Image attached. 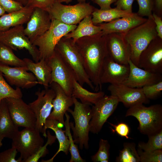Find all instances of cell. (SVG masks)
<instances>
[{"instance_id":"6da1fadb","label":"cell","mask_w":162,"mask_h":162,"mask_svg":"<svg viewBox=\"0 0 162 162\" xmlns=\"http://www.w3.org/2000/svg\"><path fill=\"white\" fill-rule=\"evenodd\" d=\"M74 43L82 56L85 70L94 90L101 91L100 76L104 61L108 55L105 35L101 32L83 37Z\"/></svg>"},{"instance_id":"7a4b0ae2","label":"cell","mask_w":162,"mask_h":162,"mask_svg":"<svg viewBox=\"0 0 162 162\" xmlns=\"http://www.w3.org/2000/svg\"><path fill=\"white\" fill-rule=\"evenodd\" d=\"M122 34L130 49V60L138 67L140 54L158 36L152 15L148 17L144 22Z\"/></svg>"},{"instance_id":"3957f363","label":"cell","mask_w":162,"mask_h":162,"mask_svg":"<svg viewBox=\"0 0 162 162\" xmlns=\"http://www.w3.org/2000/svg\"><path fill=\"white\" fill-rule=\"evenodd\" d=\"M55 49L60 54L78 82L82 86L86 84L94 90V86L85 70L82 56L73 40L63 37Z\"/></svg>"},{"instance_id":"277c9868","label":"cell","mask_w":162,"mask_h":162,"mask_svg":"<svg viewBox=\"0 0 162 162\" xmlns=\"http://www.w3.org/2000/svg\"><path fill=\"white\" fill-rule=\"evenodd\" d=\"M131 116L138 120V129L142 134L148 136L162 130V106L156 104L146 107L143 104L129 108L125 116Z\"/></svg>"},{"instance_id":"5b68a950","label":"cell","mask_w":162,"mask_h":162,"mask_svg":"<svg viewBox=\"0 0 162 162\" xmlns=\"http://www.w3.org/2000/svg\"><path fill=\"white\" fill-rule=\"evenodd\" d=\"M74 105V110L69 108L70 112L74 119L75 125L70 122V126L73 132L72 136L75 143L78 144L80 149L89 148V133L90 122L92 118L91 105L82 104L73 97Z\"/></svg>"},{"instance_id":"8992f818","label":"cell","mask_w":162,"mask_h":162,"mask_svg":"<svg viewBox=\"0 0 162 162\" xmlns=\"http://www.w3.org/2000/svg\"><path fill=\"white\" fill-rule=\"evenodd\" d=\"M76 25H68L52 19L50 26L43 34L32 43L39 51L40 60L47 59L52 54L61 39L77 27Z\"/></svg>"},{"instance_id":"52a82bcc","label":"cell","mask_w":162,"mask_h":162,"mask_svg":"<svg viewBox=\"0 0 162 162\" xmlns=\"http://www.w3.org/2000/svg\"><path fill=\"white\" fill-rule=\"evenodd\" d=\"M94 7L85 2L74 5H64L56 2L47 11L51 18L68 25H76L86 17L91 15Z\"/></svg>"},{"instance_id":"ba28073f","label":"cell","mask_w":162,"mask_h":162,"mask_svg":"<svg viewBox=\"0 0 162 162\" xmlns=\"http://www.w3.org/2000/svg\"><path fill=\"white\" fill-rule=\"evenodd\" d=\"M40 133L35 128H25L12 139V147L20 153L23 162L43 145L44 140Z\"/></svg>"},{"instance_id":"9c48e42d","label":"cell","mask_w":162,"mask_h":162,"mask_svg":"<svg viewBox=\"0 0 162 162\" xmlns=\"http://www.w3.org/2000/svg\"><path fill=\"white\" fill-rule=\"evenodd\" d=\"M24 29L23 25H21L0 32V43L14 50L26 49L33 60L35 62H38L40 60L38 49L25 35Z\"/></svg>"},{"instance_id":"30bf717a","label":"cell","mask_w":162,"mask_h":162,"mask_svg":"<svg viewBox=\"0 0 162 162\" xmlns=\"http://www.w3.org/2000/svg\"><path fill=\"white\" fill-rule=\"evenodd\" d=\"M46 60L52 70L51 82L57 83L67 95L72 96L73 82L76 79L60 54L55 49L52 54Z\"/></svg>"},{"instance_id":"8fae6325","label":"cell","mask_w":162,"mask_h":162,"mask_svg":"<svg viewBox=\"0 0 162 162\" xmlns=\"http://www.w3.org/2000/svg\"><path fill=\"white\" fill-rule=\"evenodd\" d=\"M119 101L115 96H104L91 108L92 116L90 122V132L98 134L104 124L116 108Z\"/></svg>"},{"instance_id":"7c38bea8","label":"cell","mask_w":162,"mask_h":162,"mask_svg":"<svg viewBox=\"0 0 162 162\" xmlns=\"http://www.w3.org/2000/svg\"><path fill=\"white\" fill-rule=\"evenodd\" d=\"M36 100L28 105L34 113L36 118L35 128L43 133L44 124L53 108L52 101L56 96L54 91L52 88L37 91Z\"/></svg>"},{"instance_id":"4fadbf2b","label":"cell","mask_w":162,"mask_h":162,"mask_svg":"<svg viewBox=\"0 0 162 162\" xmlns=\"http://www.w3.org/2000/svg\"><path fill=\"white\" fill-rule=\"evenodd\" d=\"M10 117L17 127L35 128L36 118L28 104L22 98L5 99Z\"/></svg>"},{"instance_id":"5bb4252c","label":"cell","mask_w":162,"mask_h":162,"mask_svg":"<svg viewBox=\"0 0 162 162\" xmlns=\"http://www.w3.org/2000/svg\"><path fill=\"white\" fill-rule=\"evenodd\" d=\"M138 67L162 74V39L157 36L140 54Z\"/></svg>"},{"instance_id":"9a60e30c","label":"cell","mask_w":162,"mask_h":162,"mask_svg":"<svg viewBox=\"0 0 162 162\" xmlns=\"http://www.w3.org/2000/svg\"><path fill=\"white\" fill-rule=\"evenodd\" d=\"M108 90L111 95L116 97L119 102L130 108L136 105L147 104L149 99L144 94L142 88L130 87L123 84H110Z\"/></svg>"},{"instance_id":"2e32d148","label":"cell","mask_w":162,"mask_h":162,"mask_svg":"<svg viewBox=\"0 0 162 162\" xmlns=\"http://www.w3.org/2000/svg\"><path fill=\"white\" fill-rule=\"evenodd\" d=\"M27 71L26 67H11L0 62V71L10 85L16 87L28 88L38 84L34 75Z\"/></svg>"},{"instance_id":"e0dca14e","label":"cell","mask_w":162,"mask_h":162,"mask_svg":"<svg viewBox=\"0 0 162 162\" xmlns=\"http://www.w3.org/2000/svg\"><path fill=\"white\" fill-rule=\"evenodd\" d=\"M51 23V19L47 11L39 8H34L24 29V33L32 44L48 29Z\"/></svg>"},{"instance_id":"ac0fdd59","label":"cell","mask_w":162,"mask_h":162,"mask_svg":"<svg viewBox=\"0 0 162 162\" xmlns=\"http://www.w3.org/2000/svg\"><path fill=\"white\" fill-rule=\"evenodd\" d=\"M105 36L109 56L117 63L128 64L130 60V50L122 34L114 32Z\"/></svg>"},{"instance_id":"d6986e66","label":"cell","mask_w":162,"mask_h":162,"mask_svg":"<svg viewBox=\"0 0 162 162\" xmlns=\"http://www.w3.org/2000/svg\"><path fill=\"white\" fill-rule=\"evenodd\" d=\"M129 64H122L114 61L109 55L104 61L100 78V83L122 84L129 73Z\"/></svg>"},{"instance_id":"ffe728a7","label":"cell","mask_w":162,"mask_h":162,"mask_svg":"<svg viewBox=\"0 0 162 162\" xmlns=\"http://www.w3.org/2000/svg\"><path fill=\"white\" fill-rule=\"evenodd\" d=\"M129 75L122 84L136 88L152 85L162 80V74L149 71L134 64L130 60Z\"/></svg>"},{"instance_id":"44dd1931","label":"cell","mask_w":162,"mask_h":162,"mask_svg":"<svg viewBox=\"0 0 162 162\" xmlns=\"http://www.w3.org/2000/svg\"><path fill=\"white\" fill-rule=\"evenodd\" d=\"M49 87L54 91L56 96L52 101L53 110L47 119L57 121L64 125V115L74 105L73 98L67 95L62 88L56 82H52Z\"/></svg>"},{"instance_id":"7402d4cb","label":"cell","mask_w":162,"mask_h":162,"mask_svg":"<svg viewBox=\"0 0 162 162\" xmlns=\"http://www.w3.org/2000/svg\"><path fill=\"white\" fill-rule=\"evenodd\" d=\"M147 19L133 13L129 16L121 17L107 23L98 24L102 33L106 35L112 33H125L131 29L145 22Z\"/></svg>"},{"instance_id":"603a6c76","label":"cell","mask_w":162,"mask_h":162,"mask_svg":"<svg viewBox=\"0 0 162 162\" xmlns=\"http://www.w3.org/2000/svg\"><path fill=\"white\" fill-rule=\"evenodd\" d=\"M27 71H30L36 77L38 84L43 85L45 89L49 88L52 80V70L47 61L41 59L34 62L28 58L23 59Z\"/></svg>"},{"instance_id":"cb8c5ba5","label":"cell","mask_w":162,"mask_h":162,"mask_svg":"<svg viewBox=\"0 0 162 162\" xmlns=\"http://www.w3.org/2000/svg\"><path fill=\"white\" fill-rule=\"evenodd\" d=\"M33 10V9L24 7L21 10L5 14L1 16L0 32L27 23L30 18Z\"/></svg>"},{"instance_id":"d4e9b609","label":"cell","mask_w":162,"mask_h":162,"mask_svg":"<svg viewBox=\"0 0 162 162\" xmlns=\"http://www.w3.org/2000/svg\"><path fill=\"white\" fill-rule=\"evenodd\" d=\"M63 125L58 121L55 120H46L43 128V135L45 138H46V129L49 128L53 130L59 142V147L56 153L51 158L47 160H42L41 162H53L55 157L61 151L63 152L66 155L68 154L69 146V140L65 135L64 131L62 129Z\"/></svg>"},{"instance_id":"484cf974","label":"cell","mask_w":162,"mask_h":162,"mask_svg":"<svg viewBox=\"0 0 162 162\" xmlns=\"http://www.w3.org/2000/svg\"><path fill=\"white\" fill-rule=\"evenodd\" d=\"M93 24L92 15L84 18L79 23L76 28L64 37L71 38L75 42L80 38L93 35L102 32L101 27Z\"/></svg>"},{"instance_id":"4316f807","label":"cell","mask_w":162,"mask_h":162,"mask_svg":"<svg viewBox=\"0 0 162 162\" xmlns=\"http://www.w3.org/2000/svg\"><path fill=\"white\" fill-rule=\"evenodd\" d=\"M19 131L9 113L4 99L0 102V136L12 139Z\"/></svg>"},{"instance_id":"83f0119b","label":"cell","mask_w":162,"mask_h":162,"mask_svg":"<svg viewBox=\"0 0 162 162\" xmlns=\"http://www.w3.org/2000/svg\"><path fill=\"white\" fill-rule=\"evenodd\" d=\"M133 13L123 10L116 7L106 10L95 8L92 14V21L94 25L109 22L116 19L129 16Z\"/></svg>"},{"instance_id":"f1b7e54d","label":"cell","mask_w":162,"mask_h":162,"mask_svg":"<svg viewBox=\"0 0 162 162\" xmlns=\"http://www.w3.org/2000/svg\"><path fill=\"white\" fill-rule=\"evenodd\" d=\"M105 95L104 92L100 91L97 92H92L83 87L74 79L73 82L72 96L79 99L82 104L92 105L94 104Z\"/></svg>"},{"instance_id":"f546056e","label":"cell","mask_w":162,"mask_h":162,"mask_svg":"<svg viewBox=\"0 0 162 162\" xmlns=\"http://www.w3.org/2000/svg\"><path fill=\"white\" fill-rule=\"evenodd\" d=\"M0 62L15 67H26L23 59L16 56L10 48L1 43H0Z\"/></svg>"},{"instance_id":"4dcf8cb0","label":"cell","mask_w":162,"mask_h":162,"mask_svg":"<svg viewBox=\"0 0 162 162\" xmlns=\"http://www.w3.org/2000/svg\"><path fill=\"white\" fill-rule=\"evenodd\" d=\"M117 162H139L140 158L134 142H125L123 148L119 151L118 156L116 158Z\"/></svg>"},{"instance_id":"1f68e13d","label":"cell","mask_w":162,"mask_h":162,"mask_svg":"<svg viewBox=\"0 0 162 162\" xmlns=\"http://www.w3.org/2000/svg\"><path fill=\"white\" fill-rule=\"evenodd\" d=\"M66 119L64 121V125L65 129L64 131L66 135L68 137L69 140V146L68 151L71 154V158L69 162H84L86 161L81 157L77 146L75 144L74 141L72 136L70 132V116L67 112L65 113Z\"/></svg>"},{"instance_id":"d6a6232c","label":"cell","mask_w":162,"mask_h":162,"mask_svg":"<svg viewBox=\"0 0 162 162\" xmlns=\"http://www.w3.org/2000/svg\"><path fill=\"white\" fill-rule=\"evenodd\" d=\"M148 136V140L147 142H139L138 148L145 152L162 150V130Z\"/></svg>"},{"instance_id":"836d02e7","label":"cell","mask_w":162,"mask_h":162,"mask_svg":"<svg viewBox=\"0 0 162 162\" xmlns=\"http://www.w3.org/2000/svg\"><path fill=\"white\" fill-rule=\"evenodd\" d=\"M22 94L20 88H12L6 81L0 71V102L7 98H22Z\"/></svg>"},{"instance_id":"e575fe53","label":"cell","mask_w":162,"mask_h":162,"mask_svg":"<svg viewBox=\"0 0 162 162\" xmlns=\"http://www.w3.org/2000/svg\"><path fill=\"white\" fill-rule=\"evenodd\" d=\"M110 148V144L107 140L100 139L98 150L94 155L91 156L92 160L94 162H108Z\"/></svg>"},{"instance_id":"d590c367","label":"cell","mask_w":162,"mask_h":162,"mask_svg":"<svg viewBox=\"0 0 162 162\" xmlns=\"http://www.w3.org/2000/svg\"><path fill=\"white\" fill-rule=\"evenodd\" d=\"M47 140L45 145L40 147L34 154L27 159L25 162H38L41 158L45 156L48 154L49 151L47 148L48 145H51L55 142L56 139V136L51 135L49 130L47 132Z\"/></svg>"},{"instance_id":"8d00e7d4","label":"cell","mask_w":162,"mask_h":162,"mask_svg":"<svg viewBox=\"0 0 162 162\" xmlns=\"http://www.w3.org/2000/svg\"><path fill=\"white\" fill-rule=\"evenodd\" d=\"M137 152L140 158V162H162V150L145 152L138 148Z\"/></svg>"},{"instance_id":"74e56055","label":"cell","mask_w":162,"mask_h":162,"mask_svg":"<svg viewBox=\"0 0 162 162\" xmlns=\"http://www.w3.org/2000/svg\"><path fill=\"white\" fill-rule=\"evenodd\" d=\"M145 97L148 99H154L157 97L162 91V80L152 85L142 88Z\"/></svg>"},{"instance_id":"f35d334b","label":"cell","mask_w":162,"mask_h":162,"mask_svg":"<svg viewBox=\"0 0 162 162\" xmlns=\"http://www.w3.org/2000/svg\"><path fill=\"white\" fill-rule=\"evenodd\" d=\"M139 5V10L136 14L143 17H148L152 15L154 7L153 0H136Z\"/></svg>"},{"instance_id":"ab89813d","label":"cell","mask_w":162,"mask_h":162,"mask_svg":"<svg viewBox=\"0 0 162 162\" xmlns=\"http://www.w3.org/2000/svg\"><path fill=\"white\" fill-rule=\"evenodd\" d=\"M56 2V0H26L25 7L32 9L39 8L47 11Z\"/></svg>"},{"instance_id":"60d3db41","label":"cell","mask_w":162,"mask_h":162,"mask_svg":"<svg viewBox=\"0 0 162 162\" xmlns=\"http://www.w3.org/2000/svg\"><path fill=\"white\" fill-rule=\"evenodd\" d=\"M17 152V150L12 147L0 152V162H22V160L20 157L16 159Z\"/></svg>"},{"instance_id":"b9f144b4","label":"cell","mask_w":162,"mask_h":162,"mask_svg":"<svg viewBox=\"0 0 162 162\" xmlns=\"http://www.w3.org/2000/svg\"><path fill=\"white\" fill-rule=\"evenodd\" d=\"M0 5L7 13L20 10L24 7L14 0H0Z\"/></svg>"},{"instance_id":"7bdbcfd3","label":"cell","mask_w":162,"mask_h":162,"mask_svg":"<svg viewBox=\"0 0 162 162\" xmlns=\"http://www.w3.org/2000/svg\"><path fill=\"white\" fill-rule=\"evenodd\" d=\"M109 123L114 128L113 129L111 128L112 133L116 132L122 137H125L127 139L130 138L128 135L130 132V129L126 124L123 122H120L117 124H114L109 122Z\"/></svg>"},{"instance_id":"ee69618b","label":"cell","mask_w":162,"mask_h":162,"mask_svg":"<svg viewBox=\"0 0 162 162\" xmlns=\"http://www.w3.org/2000/svg\"><path fill=\"white\" fill-rule=\"evenodd\" d=\"M134 0H118L115 3L116 7L123 10L131 12L132 11V5Z\"/></svg>"},{"instance_id":"f6af8a7d","label":"cell","mask_w":162,"mask_h":162,"mask_svg":"<svg viewBox=\"0 0 162 162\" xmlns=\"http://www.w3.org/2000/svg\"><path fill=\"white\" fill-rule=\"evenodd\" d=\"M152 16L156 25V29L157 36L162 39V17L158 16L154 13Z\"/></svg>"},{"instance_id":"bcb514c9","label":"cell","mask_w":162,"mask_h":162,"mask_svg":"<svg viewBox=\"0 0 162 162\" xmlns=\"http://www.w3.org/2000/svg\"><path fill=\"white\" fill-rule=\"evenodd\" d=\"M118 0H94V2L98 5L101 10H106L111 8V4Z\"/></svg>"},{"instance_id":"7dc6e473","label":"cell","mask_w":162,"mask_h":162,"mask_svg":"<svg viewBox=\"0 0 162 162\" xmlns=\"http://www.w3.org/2000/svg\"><path fill=\"white\" fill-rule=\"evenodd\" d=\"M154 7L152 11L158 16L162 14V0H153Z\"/></svg>"},{"instance_id":"c3c4849f","label":"cell","mask_w":162,"mask_h":162,"mask_svg":"<svg viewBox=\"0 0 162 162\" xmlns=\"http://www.w3.org/2000/svg\"><path fill=\"white\" fill-rule=\"evenodd\" d=\"M15 1L20 3L24 7L26 4V0H14Z\"/></svg>"},{"instance_id":"681fc988","label":"cell","mask_w":162,"mask_h":162,"mask_svg":"<svg viewBox=\"0 0 162 162\" xmlns=\"http://www.w3.org/2000/svg\"><path fill=\"white\" fill-rule=\"evenodd\" d=\"M57 2L62 3L65 2L67 4L71 2L72 0H56Z\"/></svg>"},{"instance_id":"f907efd6","label":"cell","mask_w":162,"mask_h":162,"mask_svg":"<svg viewBox=\"0 0 162 162\" xmlns=\"http://www.w3.org/2000/svg\"><path fill=\"white\" fill-rule=\"evenodd\" d=\"M5 12L4 9L0 5V17L4 14Z\"/></svg>"},{"instance_id":"816d5d0a","label":"cell","mask_w":162,"mask_h":162,"mask_svg":"<svg viewBox=\"0 0 162 162\" xmlns=\"http://www.w3.org/2000/svg\"><path fill=\"white\" fill-rule=\"evenodd\" d=\"M3 139H4L3 138L0 136V148L2 145V141Z\"/></svg>"},{"instance_id":"f5cc1de1","label":"cell","mask_w":162,"mask_h":162,"mask_svg":"<svg viewBox=\"0 0 162 162\" xmlns=\"http://www.w3.org/2000/svg\"><path fill=\"white\" fill-rule=\"evenodd\" d=\"M87 0H77L79 2H85V1ZM92 1H93L94 0H91Z\"/></svg>"}]
</instances>
